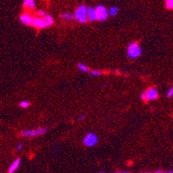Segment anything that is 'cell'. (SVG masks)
<instances>
[{
	"label": "cell",
	"instance_id": "cell-8",
	"mask_svg": "<svg viewBox=\"0 0 173 173\" xmlns=\"http://www.w3.org/2000/svg\"><path fill=\"white\" fill-rule=\"evenodd\" d=\"M34 18L35 17H33V16L30 15V13H26V12L20 16V21L24 25H32Z\"/></svg>",
	"mask_w": 173,
	"mask_h": 173
},
{
	"label": "cell",
	"instance_id": "cell-21",
	"mask_svg": "<svg viewBox=\"0 0 173 173\" xmlns=\"http://www.w3.org/2000/svg\"><path fill=\"white\" fill-rule=\"evenodd\" d=\"M23 147V142H20L19 144H17V146H16V150L17 151H20V150H22Z\"/></svg>",
	"mask_w": 173,
	"mask_h": 173
},
{
	"label": "cell",
	"instance_id": "cell-23",
	"mask_svg": "<svg viewBox=\"0 0 173 173\" xmlns=\"http://www.w3.org/2000/svg\"><path fill=\"white\" fill-rule=\"evenodd\" d=\"M156 172L159 173V172H163V171H156Z\"/></svg>",
	"mask_w": 173,
	"mask_h": 173
},
{
	"label": "cell",
	"instance_id": "cell-17",
	"mask_svg": "<svg viewBox=\"0 0 173 173\" xmlns=\"http://www.w3.org/2000/svg\"><path fill=\"white\" fill-rule=\"evenodd\" d=\"M165 7L168 10L173 9V0H165Z\"/></svg>",
	"mask_w": 173,
	"mask_h": 173
},
{
	"label": "cell",
	"instance_id": "cell-9",
	"mask_svg": "<svg viewBox=\"0 0 173 173\" xmlns=\"http://www.w3.org/2000/svg\"><path fill=\"white\" fill-rule=\"evenodd\" d=\"M87 16H88V20H89L90 22H95L96 20H97L96 8L88 7L87 8Z\"/></svg>",
	"mask_w": 173,
	"mask_h": 173
},
{
	"label": "cell",
	"instance_id": "cell-5",
	"mask_svg": "<svg viewBox=\"0 0 173 173\" xmlns=\"http://www.w3.org/2000/svg\"><path fill=\"white\" fill-rule=\"evenodd\" d=\"M96 11H97V20L100 22H103L108 18L109 16V10L108 9L102 5H98L96 7Z\"/></svg>",
	"mask_w": 173,
	"mask_h": 173
},
{
	"label": "cell",
	"instance_id": "cell-2",
	"mask_svg": "<svg viewBox=\"0 0 173 173\" xmlns=\"http://www.w3.org/2000/svg\"><path fill=\"white\" fill-rule=\"evenodd\" d=\"M142 54V49L137 42H132L129 45L127 55L130 59H137Z\"/></svg>",
	"mask_w": 173,
	"mask_h": 173
},
{
	"label": "cell",
	"instance_id": "cell-14",
	"mask_svg": "<svg viewBox=\"0 0 173 173\" xmlns=\"http://www.w3.org/2000/svg\"><path fill=\"white\" fill-rule=\"evenodd\" d=\"M44 18H45V21H46V23H47V24H48V27L52 26V25L54 24L55 20H54V17H52L51 16H49V15L46 16Z\"/></svg>",
	"mask_w": 173,
	"mask_h": 173
},
{
	"label": "cell",
	"instance_id": "cell-4",
	"mask_svg": "<svg viewBox=\"0 0 173 173\" xmlns=\"http://www.w3.org/2000/svg\"><path fill=\"white\" fill-rule=\"evenodd\" d=\"M47 129L46 128H40V129H34V130H23L22 131V136L23 137H35L41 134H46Z\"/></svg>",
	"mask_w": 173,
	"mask_h": 173
},
{
	"label": "cell",
	"instance_id": "cell-3",
	"mask_svg": "<svg viewBox=\"0 0 173 173\" xmlns=\"http://www.w3.org/2000/svg\"><path fill=\"white\" fill-rule=\"evenodd\" d=\"M158 97V90L156 89L155 87H152V88H149L147 89L145 92H143L141 96H140V98L144 102H147V101H154Z\"/></svg>",
	"mask_w": 173,
	"mask_h": 173
},
{
	"label": "cell",
	"instance_id": "cell-16",
	"mask_svg": "<svg viewBox=\"0 0 173 173\" xmlns=\"http://www.w3.org/2000/svg\"><path fill=\"white\" fill-rule=\"evenodd\" d=\"M89 73L91 76L97 77V76H101L104 72H103V71H100V70H92V71H90Z\"/></svg>",
	"mask_w": 173,
	"mask_h": 173
},
{
	"label": "cell",
	"instance_id": "cell-11",
	"mask_svg": "<svg viewBox=\"0 0 173 173\" xmlns=\"http://www.w3.org/2000/svg\"><path fill=\"white\" fill-rule=\"evenodd\" d=\"M35 7V0H24L23 8L26 10H34Z\"/></svg>",
	"mask_w": 173,
	"mask_h": 173
},
{
	"label": "cell",
	"instance_id": "cell-7",
	"mask_svg": "<svg viewBox=\"0 0 173 173\" xmlns=\"http://www.w3.org/2000/svg\"><path fill=\"white\" fill-rule=\"evenodd\" d=\"M31 26L35 27V28H37V29H45L48 27V24L45 21V18L43 17H40V16H37V17H35L34 18V21H33V23Z\"/></svg>",
	"mask_w": 173,
	"mask_h": 173
},
{
	"label": "cell",
	"instance_id": "cell-12",
	"mask_svg": "<svg viewBox=\"0 0 173 173\" xmlns=\"http://www.w3.org/2000/svg\"><path fill=\"white\" fill-rule=\"evenodd\" d=\"M119 8L117 6H112L109 9V14L110 16H115L118 14Z\"/></svg>",
	"mask_w": 173,
	"mask_h": 173
},
{
	"label": "cell",
	"instance_id": "cell-10",
	"mask_svg": "<svg viewBox=\"0 0 173 173\" xmlns=\"http://www.w3.org/2000/svg\"><path fill=\"white\" fill-rule=\"evenodd\" d=\"M20 163H21V159H20V158H16V159H15V160H14V161L12 162V164H10V167H9L8 172H9V173L15 172L16 171L17 169L19 168Z\"/></svg>",
	"mask_w": 173,
	"mask_h": 173
},
{
	"label": "cell",
	"instance_id": "cell-22",
	"mask_svg": "<svg viewBox=\"0 0 173 173\" xmlns=\"http://www.w3.org/2000/svg\"><path fill=\"white\" fill-rule=\"evenodd\" d=\"M84 119H85V115H81L79 117V121H83Z\"/></svg>",
	"mask_w": 173,
	"mask_h": 173
},
{
	"label": "cell",
	"instance_id": "cell-18",
	"mask_svg": "<svg viewBox=\"0 0 173 173\" xmlns=\"http://www.w3.org/2000/svg\"><path fill=\"white\" fill-rule=\"evenodd\" d=\"M19 105L20 107L23 108V109H27V108L30 107V103H29L28 101H22V102L20 103Z\"/></svg>",
	"mask_w": 173,
	"mask_h": 173
},
{
	"label": "cell",
	"instance_id": "cell-15",
	"mask_svg": "<svg viewBox=\"0 0 173 173\" xmlns=\"http://www.w3.org/2000/svg\"><path fill=\"white\" fill-rule=\"evenodd\" d=\"M78 67H79V71H81L82 72H90L89 68L86 65L83 64V63H79L78 65Z\"/></svg>",
	"mask_w": 173,
	"mask_h": 173
},
{
	"label": "cell",
	"instance_id": "cell-19",
	"mask_svg": "<svg viewBox=\"0 0 173 173\" xmlns=\"http://www.w3.org/2000/svg\"><path fill=\"white\" fill-rule=\"evenodd\" d=\"M36 14H37V16H40V17H45L46 16H48L47 12H46V11H45V10H38V11L36 12Z\"/></svg>",
	"mask_w": 173,
	"mask_h": 173
},
{
	"label": "cell",
	"instance_id": "cell-20",
	"mask_svg": "<svg viewBox=\"0 0 173 173\" xmlns=\"http://www.w3.org/2000/svg\"><path fill=\"white\" fill-rule=\"evenodd\" d=\"M167 97H173V87H171V89L168 90V91H167Z\"/></svg>",
	"mask_w": 173,
	"mask_h": 173
},
{
	"label": "cell",
	"instance_id": "cell-13",
	"mask_svg": "<svg viewBox=\"0 0 173 173\" xmlns=\"http://www.w3.org/2000/svg\"><path fill=\"white\" fill-rule=\"evenodd\" d=\"M60 17H61L62 19L65 20H72L75 18V16L73 14L68 13V12H66V13H62L61 16H60Z\"/></svg>",
	"mask_w": 173,
	"mask_h": 173
},
{
	"label": "cell",
	"instance_id": "cell-6",
	"mask_svg": "<svg viewBox=\"0 0 173 173\" xmlns=\"http://www.w3.org/2000/svg\"><path fill=\"white\" fill-rule=\"evenodd\" d=\"M98 141V138L97 136V134H93V133H90V134H86L85 137L84 138V146L87 147H94L95 145H97Z\"/></svg>",
	"mask_w": 173,
	"mask_h": 173
},
{
	"label": "cell",
	"instance_id": "cell-1",
	"mask_svg": "<svg viewBox=\"0 0 173 173\" xmlns=\"http://www.w3.org/2000/svg\"><path fill=\"white\" fill-rule=\"evenodd\" d=\"M87 8L88 7H86L85 5H80L75 10V19L77 20L79 23H87V21H89L87 16Z\"/></svg>",
	"mask_w": 173,
	"mask_h": 173
}]
</instances>
